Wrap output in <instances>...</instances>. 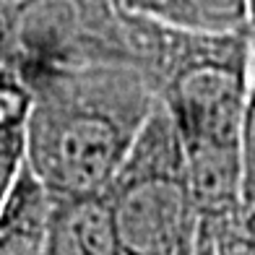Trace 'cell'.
I'll return each instance as SVG.
<instances>
[{
	"label": "cell",
	"instance_id": "277c9868",
	"mask_svg": "<svg viewBox=\"0 0 255 255\" xmlns=\"http://www.w3.org/2000/svg\"><path fill=\"white\" fill-rule=\"evenodd\" d=\"M47 255H123L107 193L55 195Z\"/></svg>",
	"mask_w": 255,
	"mask_h": 255
},
{
	"label": "cell",
	"instance_id": "9c48e42d",
	"mask_svg": "<svg viewBox=\"0 0 255 255\" xmlns=\"http://www.w3.org/2000/svg\"><path fill=\"white\" fill-rule=\"evenodd\" d=\"M8 57H10V29H8V16L0 5V68L8 63Z\"/></svg>",
	"mask_w": 255,
	"mask_h": 255
},
{
	"label": "cell",
	"instance_id": "ba28073f",
	"mask_svg": "<svg viewBox=\"0 0 255 255\" xmlns=\"http://www.w3.org/2000/svg\"><path fill=\"white\" fill-rule=\"evenodd\" d=\"M240 159H242V222H245L250 248L255 253V52L250 60V84H248L245 115H242Z\"/></svg>",
	"mask_w": 255,
	"mask_h": 255
},
{
	"label": "cell",
	"instance_id": "5b68a950",
	"mask_svg": "<svg viewBox=\"0 0 255 255\" xmlns=\"http://www.w3.org/2000/svg\"><path fill=\"white\" fill-rule=\"evenodd\" d=\"M52 203V190L26 161L0 203V255H42Z\"/></svg>",
	"mask_w": 255,
	"mask_h": 255
},
{
	"label": "cell",
	"instance_id": "3957f363",
	"mask_svg": "<svg viewBox=\"0 0 255 255\" xmlns=\"http://www.w3.org/2000/svg\"><path fill=\"white\" fill-rule=\"evenodd\" d=\"M16 71L71 63H130L128 10L118 0H16L5 10Z\"/></svg>",
	"mask_w": 255,
	"mask_h": 255
},
{
	"label": "cell",
	"instance_id": "52a82bcc",
	"mask_svg": "<svg viewBox=\"0 0 255 255\" xmlns=\"http://www.w3.org/2000/svg\"><path fill=\"white\" fill-rule=\"evenodd\" d=\"M31 91L10 63L0 68V203L26 164Z\"/></svg>",
	"mask_w": 255,
	"mask_h": 255
},
{
	"label": "cell",
	"instance_id": "8992f818",
	"mask_svg": "<svg viewBox=\"0 0 255 255\" xmlns=\"http://www.w3.org/2000/svg\"><path fill=\"white\" fill-rule=\"evenodd\" d=\"M128 13L190 31H235L250 26V0H118Z\"/></svg>",
	"mask_w": 255,
	"mask_h": 255
},
{
	"label": "cell",
	"instance_id": "7a4b0ae2",
	"mask_svg": "<svg viewBox=\"0 0 255 255\" xmlns=\"http://www.w3.org/2000/svg\"><path fill=\"white\" fill-rule=\"evenodd\" d=\"M123 255L195 253L198 208L193 201L182 135L156 99L107 185Z\"/></svg>",
	"mask_w": 255,
	"mask_h": 255
},
{
	"label": "cell",
	"instance_id": "6da1fadb",
	"mask_svg": "<svg viewBox=\"0 0 255 255\" xmlns=\"http://www.w3.org/2000/svg\"><path fill=\"white\" fill-rule=\"evenodd\" d=\"M31 91L26 161L52 195L102 193L156 104L130 63H71L18 71Z\"/></svg>",
	"mask_w": 255,
	"mask_h": 255
},
{
	"label": "cell",
	"instance_id": "30bf717a",
	"mask_svg": "<svg viewBox=\"0 0 255 255\" xmlns=\"http://www.w3.org/2000/svg\"><path fill=\"white\" fill-rule=\"evenodd\" d=\"M250 21H255V0H250Z\"/></svg>",
	"mask_w": 255,
	"mask_h": 255
}]
</instances>
